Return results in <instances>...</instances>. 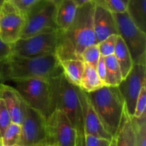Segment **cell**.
<instances>
[{
	"mask_svg": "<svg viewBox=\"0 0 146 146\" xmlns=\"http://www.w3.org/2000/svg\"><path fill=\"white\" fill-rule=\"evenodd\" d=\"M95 1L78 7L71 25L61 31L56 56L59 61L81 59V54L87 46L98 44L94 29Z\"/></svg>",
	"mask_w": 146,
	"mask_h": 146,
	"instance_id": "1",
	"label": "cell"
},
{
	"mask_svg": "<svg viewBox=\"0 0 146 146\" xmlns=\"http://www.w3.org/2000/svg\"><path fill=\"white\" fill-rule=\"evenodd\" d=\"M62 74L63 68L55 54L25 57L11 53L0 61V84L26 78H54Z\"/></svg>",
	"mask_w": 146,
	"mask_h": 146,
	"instance_id": "2",
	"label": "cell"
},
{
	"mask_svg": "<svg viewBox=\"0 0 146 146\" xmlns=\"http://www.w3.org/2000/svg\"><path fill=\"white\" fill-rule=\"evenodd\" d=\"M85 94L104 128L113 138H115L128 115L125 101L118 86H104L98 90Z\"/></svg>",
	"mask_w": 146,
	"mask_h": 146,
	"instance_id": "3",
	"label": "cell"
},
{
	"mask_svg": "<svg viewBox=\"0 0 146 146\" xmlns=\"http://www.w3.org/2000/svg\"><path fill=\"white\" fill-rule=\"evenodd\" d=\"M19 93L28 106L46 119L56 110V78L11 80L5 83Z\"/></svg>",
	"mask_w": 146,
	"mask_h": 146,
	"instance_id": "4",
	"label": "cell"
},
{
	"mask_svg": "<svg viewBox=\"0 0 146 146\" xmlns=\"http://www.w3.org/2000/svg\"><path fill=\"white\" fill-rule=\"evenodd\" d=\"M81 92L82 90L71 84L64 74L56 78V109L64 113L77 133H84Z\"/></svg>",
	"mask_w": 146,
	"mask_h": 146,
	"instance_id": "5",
	"label": "cell"
},
{
	"mask_svg": "<svg viewBox=\"0 0 146 146\" xmlns=\"http://www.w3.org/2000/svg\"><path fill=\"white\" fill-rule=\"evenodd\" d=\"M116 22L118 35L123 38L130 51L133 64H145L146 34L140 29L126 11L113 13Z\"/></svg>",
	"mask_w": 146,
	"mask_h": 146,
	"instance_id": "6",
	"label": "cell"
},
{
	"mask_svg": "<svg viewBox=\"0 0 146 146\" xmlns=\"http://www.w3.org/2000/svg\"><path fill=\"white\" fill-rule=\"evenodd\" d=\"M56 9V5L49 0H41L27 10L21 38L58 30L55 22Z\"/></svg>",
	"mask_w": 146,
	"mask_h": 146,
	"instance_id": "7",
	"label": "cell"
},
{
	"mask_svg": "<svg viewBox=\"0 0 146 146\" xmlns=\"http://www.w3.org/2000/svg\"><path fill=\"white\" fill-rule=\"evenodd\" d=\"M61 30L41 33L27 38H21L11 44V54L20 56L40 57L55 54Z\"/></svg>",
	"mask_w": 146,
	"mask_h": 146,
	"instance_id": "8",
	"label": "cell"
},
{
	"mask_svg": "<svg viewBox=\"0 0 146 146\" xmlns=\"http://www.w3.org/2000/svg\"><path fill=\"white\" fill-rule=\"evenodd\" d=\"M46 143L50 146H75L77 131L64 112L56 109L46 119Z\"/></svg>",
	"mask_w": 146,
	"mask_h": 146,
	"instance_id": "9",
	"label": "cell"
},
{
	"mask_svg": "<svg viewBox=\"0 0 146 146\" xmlns=\"http://www.w3.org/2000/svg\"><path fill=\"white\" fill-rule=\"evenodd\" d=\"M44 144H47L45 118L38 111L27 105L17 146H38Z\"/></svg>",
	"mask_w": 146,
	"mask_h": 146,
	"instance_id": "10",
	"label": "cell"
},
{
	"mask_svg": "<svg viewBox=\"0 0 146 146\" xmlns=\"http://www.w3.org/2000/svg\"><path fill=\"white\" fill-rule=\"evenodd\" d=\"M25 25V14L11 2H4L1 7L0 38L11 45L21 38Z\"/></svg>",
	"mask_w": 146,
	"mask_h": 146,
	"instance_id": "11",
	"label": "cell"
},
{
	"mask_svg": "<svg viewBox=\"0 0 146 146\" xmlns=\"http://www.w3.org/2000/svg\"><path fill=\"white\" fill-rule=\"evenodd\" d=\"M145 72V64H133L128 75L118 86L130 117L133 116L137 98L142 87L146 84Z\"/></svg>",
	"mask_w": 146,
	"mask_h": 146,
	"instance_id": "12",
	"label": "cell"
},
{
	"mask_svg": "<svg viewBox=\"0 0 146 146\" xmlns=\"http://www.w3.org/2000/svg\"><path fill=\"white\" fill-rule=\"evenodd\" d=\"M94 29L97 42L113 34L118 35L113 14L102 3L96 1L94 11Z\"/></svg>",
	"mask_w": 146,
	"mask_h": 146,
	"instance_id": "13",
	"label": "cell"
},
{
	"mask_svg": "<svg viewBox=\"0 0 146 146\" xmlns=\"http://www.w3.org/2000/svg\"><path fill=\"white\" fill-rule=\"evenodd\" d=\"M81 98L84 111V124L85 135H91L98 138L111 141L113 136L106 130L98 114L87 98L85 92L82 90Z\"/></svg>",
	"mask_w": 146,
	"mask_h": 146,
	"instance_id": "14",
	"label": "cell"
},
{
	"mask_svg": "<svg viewBox=\"0 0 146 146\" xmlns=\"http://www.w3.org/2000/svg\"><path fill=\"white\" fill-rule=\"evenodd\" d=\"M0 98L4 101L11 122L21 125L27 107V104L21 96L11 86L0 84Z\"/></svg>",
	"mask_w": 146,
	"mask_h": 146,
	"instance_id": "15",
	"label": "cell"
},
{
	"mask_svg": "<svg viewBox=\"0 0 146 146\" xmlns=\"http://www.w3.org/2000/svg\"><path fill=\"white\" fill-rule=\"evenodd\" d=\"M78 5L74 0H61L56 5L55 22L58 29L65 31L74 21Z\"/></svg>",
	"mask_w": 146,
	"mask_h": 146,
	"instance_id": "16",
	"label": "cell"
},
{
	"mask_svg": "<svg viewBox=\"0 0 146 146\" xmlns=\"http://www.w3.org/2000/svg\"><path fill=\"white\" fill-rule=\"evenodd\" d=\"M59 61L66 78L73 85L79 87L85 67L84 61L78 59H67Z\"/></svg>",
	"mask_w": 146,
	"mask_h": 146,
	"instance_id": "17",
	"label": "cell"
},
{
	"mask_svg": "<svg viewBox=\"0 0 146 146\" xmlns=\"http://www.w3.org/2000/svg\"><path fill=\"white\" fill-rule=\"evenodd\" d=\"M114 56L119 64L123 79L132 68L133 62L128 47L119 35L118 36L116 44H115Z\"/></svg>",
	"mask_w": 146,
	"mask_h": 146,
	"instance_id": "18",
	"label": "cell"
},
{
	"mask_svg": "<svg viewBox=\"0 0 146 146\" xmlns=\"http://www.w3.org/2000/svg\"><path fill=\"white\" fill-rule=\"evenodd\" d=\"M126 11L134 24L146 33V0H129Z\"/></svg>",
	"mask_w": 146,
	"mask_h": 146,
	"instance_id": "19",
	"label": "cell"
},
{
	"mask_svg": "<svg viewBox=\"0 0 146 146\" xmlns=\"http://www.w3.org/2000/svg\"><path fill=\"white\" fill-rule=\"evenodd\" d=\"M85 64L79 88L86 93L92 92L105 86L98 76L96 68L88 64Z\"/></svg>",
	"mask_w": 146,
	"mask_h": 146,
	"instance_id": "20",
	"label": "cell"
},
{
	"mask_svg": "<svg viewBox=\"0 0 146 146\" xmlns=\"http://www.w3.org/2000/svg\"><path fill=\"white\" fill-rule=\"evenodd\" d=\"M104 58L106 68V86H118L123 80L119 64L114 54L104 57Z\"/></svg>",
	"mask_w": 146,
	"mask_h": 146,
	"instance_id": "21",
	"label": "cell"
},
{
	"mask_svg": "<svg viewBox=\"0 0 146 146\" xmlns=\"http://www.w3.org/2000/svg\"><path fill=\"white\" fill-rule=\"evenodd\" d=\"M115 138L116 146H136L135 134L133 129L131 117L128 114L123 122Z\"/></svg>",
	"mask_w": 146,
	"mask_h": 146,
	"instance_id": "22",
	"label": "cell"
},
{
	"mask_svg": "<svg viewBox=\"0 0 146 146\" xmlns=\"http://www.w3.org/2000/svg\"><path fill=\"white\" fill-rule=\"evenodd\" d=\"M133 129L135 134V145L146 146V113L141 118L131 117Z\"/></svg>",
	"mask_w": 146,
	"mask_h": 146,
	"instance_id": "23",
	"label": "cell"
},
{
	"mask_svg": "<svg viewBox=\"0 0 146 146\" xmlns=\"http://www.w3.org/2000/svg\"><path fill=\"white\" fill-rule=\"evenodd\" d=\"M21 136V125L11 122L1 138V146H17Z\"/></svg>",
	"mask_w": 146,
	"mask_h": 146,
	"instance_id": "24",
	"label": "cell"
},
{
	"mask_svg": "<svg viewBox=\"0 0 146 146\" xmlns=\"http://www.w3.org/2000/svg\"><path fill=\"white\" fill-rule=\"evenodd\" d=\"M100 56L101 54H100L98 44H95L88 46L84 50L81 54V59L86 64H88L94 68H96Z\"/></svg>",
	"mask_w": 146,
	"mask_h": 146,
	"instance_id": "25",
	"label": "cell"
},
{
	"mask_svg": "<svg viewBox=\"0 0 146 146\" xmlns=\"http://www.w3.org/2000/svg\"><path fill=\"white\" fill-rule=\"evenodd\" d=\"M118 36L116 34H113L101 41V42L98 43L100 54L101 56L106 57L114 54Z\"/></svg>",
	"mask_w": 146,
	"mask_h": 146,
	"instance_id": "26",
	"label": "cell"
},
{
	"mask_svg": "<svg viewBox=\"0 0 146 146\" xmlns=\"http://www.w3.org/2000/svg\"><path fill=\"white\" fill-rule=\"evenodd\" d=\"M129 0H96L108 8L112 13L125 12ZM95 1V2H96Z\"/></svg>",
	"mask_w": 146,
	"mask_h": 146,
	"instance_id": "27",
	"label": "cell"
},
{
	"mask_svg": "<svg viewBox=\"0 0 146 146\" xmlns=\"http://www.w3.org/2000/svg\"><path fill=\"white\" fill-rule=\"evenodd\" d=\"M11 123V117L4 101L0 98V139Z\"/></svg>",
	"mask_w": 146,
	"mask_h": 146,
	"instance_id": "28",
	"label": "cell"
},
{
	"mask_svg": "<svg viewBox=\"0 0 146 146\" xmlns=\"http://www.w3.org/2000/svg\"><path fill=\"white\" fill-rule=\"evenodd\" d=\"M146 107V88L145 85L143 86L139 93L138 98H137L136 104L134 115L133 117L135 118H141L143 114L145 113Z\"/></svg>",
	"mask_w": 146,
	"mask_h": 146,
	"instance_id": "29",
	"label": "cell"
},
{
	"mask_svg": "<svg viewBox=\"0 0 146 146\" xmlns=\"http://www.w3.org/2000/svg\"><path fill=\"white\" fill-rule=\"evenodd\" d=\"M111 141L98 138L91 135H85L86 146H109Z\"/></svg>",
	"mask_w": 146,
	"mask_h": 146,
	"instance_id": "30",
	"label": "cell"
},
{
	"mask_svg": "<svg viewBox=\"0 0 146 146\" xmlns=\"http://www.w3.org/2000/svg\"><path fill=\"white\" fill-rule=\"evenodd\" d=\"M40 1L41 0H13L11 3L25 14L27 10Z\"/></svg>",
	"mask_w": 146,
	"mask_h": 146,
	"instance_id": "31",
	"label": "cell"
},
{
	"mask_svg": "<svg viewBox=\"0 0 146 146\" xmlns=\"http://www.w3.org/2000/svg\"><path fill=\"white\" fill-rule=\"evenodd\" d=\"M98 74V76H99L100 79L101 80L104 85L106 86V64H105V58L103 56H100V58L98 59V64H97L96 68Z\"/></svg>",
	"mask_w": 146,
	"mask_h": 146,
	"instance_id": "32",
	"label": "cell"
},
{
	"mask_svg": "<svg viewBox=\"0 0 146 146\" xmlns=\"http://www.w3.org/2000/svg\"><path fill=\"white\" fill-rule=\"evenodd\" d=\"M11 53V46L9 44H6L0 38V61L8 56Z\"/></svg>",
	"mask_w": 146,
	"mask_h": 146,
	"instance_id": "33",
	"label": "cell"
},
{
	"mask_svg": "<svg viewBox=\"0 0 146 146\" xmlns=\"http://www.w3.org/2000/svg\"><path fill=\"white\" fill-rule=\"evenodd\" d=\"M96 0H74L78 7H81V6L84 5V4H87L89 2H93V1H96Z\"/></svg>",
	"mask_w": 146,
	"mask_h": 146,
	"instance_id": "34",
	"label": "cell"
},
{
	"mask_svg": "<svg viewBox=\"0 0 146 146\" xmlns=\"http://www.w3.org/2000/svg\"><path fill=\"white\" fill-rule=\"evenodd\" d=\"M109 146H116L115 145V138H113L111 141V143H110Z\"/></svg>",
	"mask_w": 146,
	"mask_h": 146,
	"instance_id": "35",
	"label": "cell"
},
{
	"mask_svg": "<svg viewBox=\"0 0 146 146\" xmlns=\"http://www.w3.org/2000/svg\"><path fill=\"white\" fill-rule=\"evenodd\" d=\"M49 1H51V2L54 3L55 5H58V4H59V2L61 1V0H49Z\"/></svg>",
	"mask_w": 146,
	"mask_h": 146,
	"instance_id": "36",
	"label": "cell"
},
{
	"mask_svg": "<svg viewBox=\"0 0 146 146\" xmlns=\"http://www.w3.org/2000/svg\"><path fill=\"white\" fill-rule=\"evenodd\" d=\"M3 1H4V2H11L13 0H3Z\"/></svg>",
	"mask_w": 146,
	"mask_h": 146,
	"instance_id": "37",
	"label": "cell"
},
{
	"mask_svg": "<svg viewBox=\"0 0 146 146\" xmlns=\"http://www.w3.org/2000/svg\"><path fill=\"white\" fill-rule=\"evenodd\" d=\"M3 3H4V1H3V0H0V6L2 5Z\"/></svg>",
	"mask_w": 146,
	"mask_h": 146,
	"instance_id": "38",
	"label": "cell"
},
{
	"mask_svg": "<svg viewBox=\"0 0 146 146\" xmlns=\"http://www.w3.org/2000/svg\"><path fill=\"white\" fill-rule=\"evenodd\" d=\"M38 146H50V145H47V144H44V145H38Z\"/></svg>",
	"mask_w": 146,
	"mask_h": 146,
	"instance_id": "39",
	"label": "cell"
},
{
	"mask_svg": "<svg viewBox=\"0 0 146 146\" xmlns=\"http://www.w3.org/2000/svg\"><path fill=\"white\" fill-rule=\"evenodd\" d=\"M1 6H0V18H1Z\"/></svg>",
	"mask_w": 146,
	"mask_h": 146,
	"instance_id": "40",
	"label": "cell"
},
{
	"mask_svg": "<svg viewBox=\"0 0 146 146\" xmlns=\"http://www.w3.org/2000/svg\"><path fill=\"white\" fill-rule=\"evenodd\" d=\"M0 146H1V142H0Z\"/></svg>",
	"mask_w": 146,
	"mask_h": 146,
	"instance_id": "41",
	"label": "cell"
},
{
	"mask_svg": "<svg viewBox=\"0 0 146 146\" xmlns=\"http://www.w3.org/2000/svg\"><path fill=\"white\" fill-rule=\"evenodd\" d=\"M0 142H1V139H0Z\"/></svg>",
	"mask_w": 146,
	"mask_h": 146,
	"instance_id": "42",
	"label": "cell"
}]
</instances>
